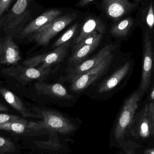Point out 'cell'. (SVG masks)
<instances>
[{"instance_id":"2e32d148","label":"cell","mask_w":154,"mask_h":154,"mask_svg":"<svg viewBox=\"0 0 154 154\" xmlns=\"http://www.w3.org/2000/svg\"><path fill=\"white\" fill-rule=\"evenodd\" d=\"M38 94L59 99L69 100L73 97L67 90L60 83H48L39 81L34 84Z\"/></svg>"},{"instance_id":"d4e9b609","label":"cell","mask_w":154,"mask_h":154,"mask_svg":"<svg viewBox=\"0 0 154 154\" xmlns=\"http://www.w3.org/2000/svg\"><path fill=\"white\" fill-rule=\"evenodd\" d=\"M20 119L19 116L9 114H0V124L17 121Z\"/></svg>"},{"instance_id":"9c48e42d","label":"cell","mask_w":154,"mask_h":154,"mask_svg":"<svg viewBox=\"0 0 154 154\" xmlns=\"http://www.w3.org/2000/svg\"><path fill=\"white\" fill-rule=\"evenodd\" d=\"M42 118L43 126L45 128L61 134H67L75 130V127L67 119L53 110L39 109Z\"/></svg>"},{"instance_id":"d6986e66","label":"cell","mask_w":154,"mask_h":154,"mask_svg":"<svg viewBox=\"0 0 154 154\" xmlns=\"http://www.w3.org/2000/svg\"><path fill=\"white\" fill-rule=\"evenodd\" d=\"M136 18L127 16L115 22L110 29L112 36L117 38H125L137 26Z\"/></svg>"},{"instance_id":"ac0fdd59","label":"cell","mask_w":154,"mask_h":154,"mask_svg":"<svg viewBox=\"0 0 154 154\" xmlns=\"http://www.w3.org/2000/svg\"><path fill=\"white\" fill-rule=\"evenodd\" d=\"M41 122H28L25 119H20L17 121L0 124V129L17 134H22L30 130H37L43 128Z\"/></svg>"},{"instance_id":"5bb4252c","label":"cell","mask_w":154,"mask_h":154,"mask_svg":"<svg viewBox=\"0 0 154 154\" xmlns=\"http://www.w3.org/2000/svg\"><path fill=\"white\" fill-rule=\"evenodd\" d=\"M21 59L19 48L11 37L0 38V64H15Z\"/></svg>"},{"instance_id":"f546056e","label":"cell","mask_w":154,"mask_h":154,"mask_svg":"<svg viewBox=\"0 0 154 154\" xmlns=\"http://www.w3.org/2000/svg\"><path fill=\"white\" fill-rule=\"evenodd\" d=\"M150 98L151 100H154V87L150 94Z\"/></svg>"},{"instance_id":"7402d4cb","label":"cell","mask_w":154,"mask_h":154,"mask_svg":"<svg viewBox=\"0 0 154 154\" xmlns=\"http://www.w3.org/2000/svg\"><path fill=\"white\" fill-rule=\"evenodd\" d=\"M31 1V0H17L12 9V12L16 15L24 14L30 17V14L27 11Z\"/></svg>"},{"instance_id":"1f68e13d","label":"cell","mask_w":154,"mask_h":154,"mask_svg":"<svg viewBox=\"0 0 154 154\" xmlns=\"http://www.w3.org/2000/svg\"></svg>"},{"instance_id":"83f0119b","label":"cell","mask_w":154,"mask_h":154,"mask_svg":"<svg viewBox=\"0 0 154 154\" xmlns=\"http://www.w3.org/2000/svg\"><path fill=\"white\" fill-rule=\"evenodd\" d=\"M145 154H154V148L147 149L144 152Z\"/></svg>"},{"instance_id":"8992f818","label":"cell","mask_w":154,"mask_h":154,"mask_svg":"<svg viewBox=\"0 0 154 154\" xmlns=\"http://www.w3.org/2000/svg\"><path fill=\"white\" fill-rule=\"evenodd\" d=\"M152 34L143 32V64L140 85L141 95L149 88L151 83L154 64V52L152 42Z\"/></svg>"},{"instance_id":"f1b7e54d","label":"cell","mask_w":154,"mask_h":154,"mask_svg":"<svg viewBox=\"0 0 154 154\" xmlns=\"http://www.w3.org/2000/svg\"><path fill=\"white\" fill-rule=\"evenodd\" d=\"M8 108L4 105H2L0 103V111H8Z\"/></svg>"},{"instance_id":"603a6c76","label":"cell","mask_w":154,"mask_h":154,"mask_svg":"<svg viewBox=\"0 0 154 154\" xmlns=\"http://www.w3.org/2000/svg\"><path fill=\"white\" fill-rule=\"evenodd\" d=\"M16 150L15 145L10 140L0 136V154L9 153Z\"/></svg>"},{"instance_id":"277c9868","label":"cell","mask_w":154,"mask_h":154,"mask_svg":"<svg viewBox=\"0 0 154 154\" xmlns=\"http://www.w3.org/2000/svg\"><path fill=\"white\" fill-rule=\"evenodd\" d=\"M114 57L112 53L108 55L97 66L78 78L72 82L71 90L74 92H79L90 86L106 73L110 67Z\"/></svg>"},{"instance_id":"3957f363","label":"cell","mask_w":154,"mask_h":154,"mask_svg":"<svg viewBox=\"0 0 154 154\" xmlns=\"http://www.w3.org/2000/svg\"><path fill=\"white\" fill-rule=\"evenodd\" d=\"M70 46V42L45 54L37 55L25 60L23 64L26 66L46 69L60 63L66 57Z\"/></svg>"},{"instance_id":"cb8c5ba5","label":"cell","mask_w":154,"mask_h":154,"mask_svg":"<svg viewBox=\"0 0 154 154\" xmlns=\"http://www.w3.org/2000/svg\"><path fill=\"white\" fill-rule=\"evenodd\" d=\"M148 117L151 130V136L154 137V102H151L149 104Z\"/></svg>"},{"instance_id":"5b68a950","label":"cell","mask_w":154,"mask_h":154,"mask_svg":"<svg viewBox=\"0 0 154 154\" xmlns=\"http://www.w3.org/2000/svg\"><path fill=\"white\" fill-rule=\"evenodd\" d=\"M99 7L109 19L116 22L138 9L139 3L129 0H101Z\"/></svg>"},{"instance_id":"ffe728a7","label":"cell","mask_w":154,"mask_h":154,"mask_svg":"<svg viewBox=\"0 0 154 154\" xmlns=\"http://www.w3.org/2000/svg\"><path fill=\"white\" fill-rule=\"evenodd\" d=\"M0 93L5 101L20 112L23 117L41 118L40 115H35L30 112L20 99L11 91L4 88H0Z\"/></svg>"},{"instance_id":"484cf974","label":"cell","mask_w":154,"mask_h":154,"mask_svg":"<svg viewBox=\"0 0 154 154\" xmlns=\"http://www.w3.org/2000/svg\"><path fill=\"white\" fill-rule=\"evenodd\" d=\"M12 0H0V17L9 7Z\"/></svg>"},{"instance_id":"44dd1931","label":"cell","mask_w":154,"mask_h":154,"mask_svg":"<svg viewBox=\"0 0 154 154\" xmlns=\"http://www.w3.org/2000/svg\"><path fill=\"white\" fill-rule=\"evenodd\" d=\"M80 27V24L79 23L76 22L74 23L54 42L52 46L54 49L70 42V40L74 38L78 32Z\"/></svg>"},{"instance_id":"7a4b0ae2","label":"cell","mask_w":154,"mask_h":154,"mask_svg":"<svg viewBox=\"0 0 154 154\" xmlns=\"http://www.w3.org/2000/svg\"><path fill=\"white\" fill-rule=\"evenodd\" d=\"M79 15L75 11H68L36 32L33 39L38 45L47 46L58 33L77 20Z\"/></svg>"},{"instance_id":"30bf717a","label":"cell","mask_w":154,"mask_h":154,"mask_svg":"<svg viewBox=\"0 0 154 154\" xmlns=\"http://www.w3.org/2000/svg\"><path fill=\"white\" fill-rule=\"evenodd\" d=\"M103 34L95 32L76 44L74 52L69 58V63L75 66L82 63L99 45Z\"/></svg>"},{"instance_id":"4fadbf2b","label":"cell","mask_w":154,"mask_h":154,"mask_svg":"<svg viewBox=\"0 0 154 154\" xmlns=\"http://www.w3.org/2000/svg\"><path fill=\"white\" fill-rule=\"evenodd\" d=\"M106 30V25L101 18L96 15H91L86 18L81 25L80 30L75 37L74 42L78 44L95 32L104 34Z\"/></svg>"},{"instance_id":"4dcf8cb0","label":"cell","mask_w":154,"mask_h":154,"mask_svg":"<svg viewBox=\"0 0 154 154\" xmlns=\"http://www.w3.org/2000/svg\"><path fill=\"white\" fill-rule=\"evenodd\" d=\"M135 1H136V2H137V3H139L140 0H135Z\"/></svg>"},{"instance_id":"9a60e30c","label":"cell","mask_w":154,"mask_h":154,"mask_svg":"<svg viewBox=\"0 0 154 154\" xmlns=\"http://www.w3.org/2000/svg\"><path fill=\"white\" fill-rule=\"evenodd\" d=\"M148 106L149 104L146 105L140 115L134 119L129 134L135 139H146L151 136L148 117Z\"/></svg>"},{"instance_id":"7c38bea8","label":"cell","mask_w":154,"mask_h":154,"mask_svg":"<svg viewBox=\"0 0 154 154\" xmlns=\"http://www.w3.org/2000/svg\"><path fill=\"white\" fill-rule=\"evenodd\" d=\"M136 15L137 24L143 32L154 34V0H140Z\"/></svg>"},{"instance_id":"e0dca14e","label":"cell","mask_w":154,"mask_h":154,"mask_svg":"<svg viewBox=\"0 0 154 154\" xmlns=\"http://www.w3.org/2000/svg\"><path fill=\"white\" fill-rule=\"evenodd\" d=\"M130 67V62H127L124 64L114 74L100 83L98 88V93H105L116 88L127 75Z\"/></svg>"},{"instance_id":"52a82bcc","label":"cell","mask_w":154,"mask_h":154,"mask_svg":"<svg viewBox=\"0 0 154 154\" xmlns=\"http://www.w3.org/2000/svg\"><path fill=\"white\" fill-rule=\"evenodd\" d=\"M52 71V68L41 69L26 66H13L2 69L4 74L12 77L21 83H28L35 80L45 79Z\"/></svg>"},{"instance_id":"6da1fadb","label":"cell","mask_w":154,"mask_h":154,"mask_svg":"<svg viewBox=\"0 0 154 154\" xmlns=\"http://www.w3.org/2000/svg\"><path fill=\"white\" fill-rule=\"evenodd\" d=\"M141 95L140 91H135L125 101L114 131L115 140L124 147L125 152L127 154H134L135 149L139 146L135 142L127 141L126 137L138 108Z\"/></svg>"},{"instance_id":"8fae6325","label":"cell","mask_w":154,"mask_h":154,"mask_svg":"<svg viewBox=\"0 0 154 154\" xmlns=\"http://www.w3.org/2000/svg\"><path fill=\"white\" fill-rule=\"evenodd\" d=\"M69 11L65 8H50L48 9L27 25L21 32L20 36L25 37L32 33L34 34L40 29Z\"/></svg>"},{"instance_id":"ba28073f","label":"cell","mask_w":154,"mask_h":154,"mask_svg":"<svg viewBox=\"0 0 154 154\" xmlns=\"http://www.w3.org/2000/svg\"><path fill=\"white\" fill-rule=\"evenodd\" d=\"M114 49V46L112 45L105 46L94 57L78 64L70 69L66 76L61 78V81L74 82L82 75L97 66L108 55L112 53Z\"/></svg>"},{"instance_id":"4316f807","label":"cell","mask_w":154,"mask_h":154,"mask_svg":"<svg viewBox=\"0 0 154 154\" xmlns=\"http://www.w3.org/2000/svg\"><path fill=\"white\" fill-rule=\"evenodd\" d=\"M96 1L97 0H80L75 5V6L78 8H86Z\"/></svg>"}]
</instances>
